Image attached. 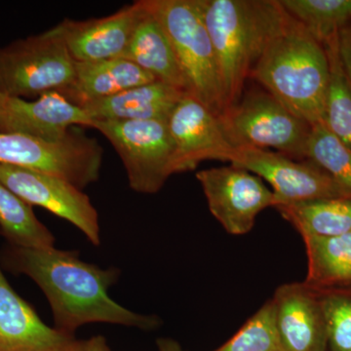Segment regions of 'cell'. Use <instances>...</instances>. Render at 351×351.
I'll return each instance as SVG.
<instances>
[{"instance_id":"cell-1","label":"cell","mask_w":351,"mask_h":351,"mask_svg":"<svg viewBox=\"0 0 351 351\" xmlns=\"http://www.w3.org/2000/svg\"><path fill=\"white\" fill-rule=\"evenodd\" d=\"M9 265L38 284L49 302L55 329L64 334L73 336L76 330L90 323L144 331L161 324L157 316L132 311L110 297L108 290L119 280V269L84 262L76 252L14 246Z\"/></svg>"},{"instance_id":"cell-2","label":"cell","mask_w":351,"mask_h":351,"mask_svg":"<svg viewBox=\"0 0 351 351\" xmlns=\"http://www.w3.org/2000/svg\"><path fill=\"white\" fill-rule=\"evenodd\" d=\"M200 1L228 110L239 100L252 71L282 29L288 13L279 0Z\"/></svg>"},{"instance_id":"cell-3","label":"cell","mask_w":351,"mask_h":351,"mask_svg":"<svg viewBox=\"0 0 351 351\" xmlns=\"http://www.w3.org/2000/svg\"><path fill=\"white\" fill-rule=\"evenodd\" d=\"M250 78L311 125L322 122L329 80L326 50L289 14Z\"/></svg>"},{"instance_id":"cell-4","label":"cell","mask_w":351,"mask_h":351,"mask_svg":"<svg viewBox=\"0 0 351 351\" xmlns=\"http://www.w3.org/2000/svg\"><path fill=\"white\" fill-rule=\"evenodd\" d=\"M149 4L169 36L186 93L221 117L226 110L225 94L200 0H149Z\"/></svg>"},{"instance_id":"cell-5","label":"cell","mask_w":351,"mask_h":351,"mask_svg":"<svg viewBox=\"0 0 351 351\" xmlns=\"http://www.w3.org/2000/svg\"><path fill=\"white\" fill-rule=\"evenodd\" d=\"M233 147L276 149L304 160L313 125L297 117L263 88L245 90L219 117Z\"/></svg>"},{"instance_id":"cell-6","label":"cell","mask_w":351,"mask_h":351,"mask_svg":"<svg viewBox=\"0 0 351 351\" xmlns=\"http://www.w3.org/2000/svg\"><path fill=\"white\" fill-rule=\"evenodd\" d=\"M75 75V62L52 29L0 47V94L8 98L63 93Z\"/></svg>"},{"instance_id":"cell-7","label":"cell","mask_w":351,"mask_h":351,"mask_svg":"<svg viewBox=\"0 0 351 351\" xmlns=\"http://www.w3.org/2000/svg\"><path fill=\"white\" fill-rule=\"evenodd\" d=\"M103 156L98 141L78 127L57 141L0 132V164L56 176L80 189L98 181Z\"/></svg>"},{"instance_id":"cell-8","label":"cell","mask_w":351,"mask_h":351,"mask_svg":"<svg viewBox=\"0 0 351 351\" xmlns=\"http://www.w3.org/2000/svg\"><path fill=\"white\" fill-rule=\"evenodd\" d=\"M90 128L110 141L125 168L129 186L136 193L154 195L174 175V149L167 121L95 120Z\"/></svg>"},{"instance_id":"cell-9","label":"cell","mask_w":351,"mask_h":351,"mask_svg":"<svg viewBox=\"0 0 351 351\" xmlns=\"http://www.w3.org/2000/svg\"><path fill=\"white\" fill-rule=\"evenodd\" d=\"M230 163L269 182L276 199L274 208L346 196L324 170L306 159L297 160L267 149L237 147Z\"/></svg>"},{"instance_id":"cell-10","label":"cell","mask_w":351,"mask_h":351,"mask_svg":"<svg viewBox=\"0 0 351 351\" xmlns=\"http://www.w3.org/2000/svg\"><path fill=\"white\" fill-rule=\"evenodd\" d=\"M210 212L226 232H250L258 215L276 206L274 193L260 177L232 165L210 168L196 173Z\"/></svg>"},{"instance_id":"cell-11","label":"cell","mask_w":351,"mask_h":351,"mask_svg":"<svg viewBox=\"0 0 351 351\" xmlns=\"http://www.w3.org/2000/svg\"><path fill=\"white\" fill-rule=\"evenodd\" d=\"M0 182L27 204L66 219L95 246L101 244L99 214L91 199L75 184L38 171L0 164Z\"/></svg>"},{"instance_id":"cell-12","label":"cell","mask_w":351,"mask_h":351,"mask_svg":"<svg viewBox=\"0 0 351 351\" xmlns=\"http://www.w3.org/2000/svg\"><path fill=\"white\" fill-rule=\"evenodd\" d=\"M174 149L173 173L195 170L205 160L230 162L235 147L226 137L219 117L188 93L167 120Z\"/></svg>"},{"instance_id":"cell-13","label":"cell","mask_w":351,"mask_h":351,"mask_svg":"<svg viewBox=\"0 0 351 351\" xmlns=\"http://www.w3.org/2000/svg\"><path fill=\"white\" fill-rule=\"evenodd\" d=\"M147 10V1L130 5L98 19L62 21L52 27L76 63L97 62L122 56L136 27Z\"/></svg>"},{"instance_id":"cell-14","label":"cell","mask_w":351,"mask_h":351,"mask_svg":"<svg viewBox=\"0 0 351 351\" xmlns=\"http://www.w3.org/2000/svg\"><path fill=\"white\" fill-rule=\"evenodd\" d=\"M92 121L84 108L71 103L58 92L32 101L7 97L0 113V132L57 141L73 127H90Z\"/></svg>"},{"instance_id":"cell-15","label":"cell","mask_w":351,"mask_h":351,"mask_svg":"<svg viewBox=\"0 0 351 351\" xmlns=\"http://www.w3.org/2000/svg\"><path fill=\"white\" fill-rule=\"evenodd\" d=\"M271 300L286 351H329L326 323L313 288L304 282L284 284Z\"/></svg>"},{"instance_id":"cell-16","label":"cell","mask_w":351,"mask_h":351,"mask_svg":"<svg viewBox=\"0 0 351 351\" xmlns=\"http://www.w3.org/2000/svg\"><path fill=\"white\" fill-rule=\"evenodd\" d=\"M75 339L46 325L0 269V351H69Z\"/></svg>"},{"instance_id":"cell-17","label":"cell","mask_w":351,"mask_h":351,"mask_svg":"<svg viewBox=\"0 0 351 351\" xmlns=\"http://www.w3.org/2000/svg\"><path fill=\"white\" fill-rule=\"evenodd\" d=\"M184 94L186 93L178 88L156 80L108 98L89 101L82 108L93 121H167Z\"/></svg>"},{"instance_id":"cell-18","label":"cell","mask_w":351,"mask_h":351,"mask_svg":"<svg viewBox=\"0 0 351 351\" xmlns=\"http://www.w3.org/2000/svg\"><path fill=\"white\" fill-rule=\"evenodd\" d=\"M156 82V78L124 58L76 63L73 82L61 93L82 107L89 101L121 93L130 88Z\"/></svg>"},{"instance_id":"cell-19","label":"cell","mask_w":351,"mask_h":351,"mask_svg":"<svg viewBox=\"0 0 351 351\" xmlns=\"http://www.w3.org/2000/svg\"><path fill=\"white\" fill-rule=\"evenodd\" d=\"M121 58L137 64L158 82L186 93V84L169 36L152 10L149 0Z\"/></svg>"},{"instance_id":"cell-20","label":"cell","mask_w":351,"mask_h":351,"mask_svg":"<svg viewBox=\"0 0 351 351\" xmlns=\"http://www.w3.org/2000/svg\"><path fill=\"white\" fill-rule=\"evenodd\" d=\"M307 256L304 283L313 288L351 286V233L339 237L302 235Z\"/></svg>"},{"instance_id":"cell-21","label":"cell","mask_w":351,"mask_h":351,"mask_svg":"<svg viewBox=\"0 0 351 351\" xmlns=\"http://www.w3.org/2000/svg\"><path fill=\"white\" fill-rule=\"evenodd\" d=\"M302 235L339 237L351 233V197L325 198L276 208Z\"/></svg>"},{"instance_id":"cell-22","label":"cell","mask_w":351,"mask_h":351,"mask_svg":"<svg viewBox=\"0 0 351 351\" xmlns=\"http://www.w3.org/2000/svg\"><path fill=\"white\" fill-rule=\"evenodd\" d=\"M0 228L15 247L43 249L55 247L53 233L41 223L31 205L0 182Z\"/></svg>"},{"instance_id":"cell-23","label":"cell","mask_w":351,"mask_h":351,"mask_svg":"<svg viewBox=\"0 0 351 351\" xmlns=\"http://www.w3.org/2000/svg\"><path fill=\"white\" fill-rule=\"evenodd\" d=\"M338 38L323 44L329 61V80L322 122L351 149V85L339 57Z\"/></svg>"},{"instance_id":"cell-24","label":"cell","mask_w":351,"mask_h":351,"mask_svg":"<svg viewBox=\"0 0 351 351\" xmlns=\"http://www.w3.org/2000/svg\"><path fill=\"white\" fill-rule=\"evenodd\" d=\"M284 10L324 44L351 24V0H279Z\"/></svg>"},{"instance_id":"cell-25","label":"cell","mask_w":351,"mask_h":351,"mask_svg":"<svg viewBox=\"0 0 351 351\" xmlns=\"http://www.w3.org/2000/svg\"><path fill=\"white\" fill-rule=\"evenodd\" d=\"M306 159L324 170L351 197V149L332 135L323 122L311 128Z\"/></svg>"},{"instance_id":"cell-26","label":"cell","mask_w":351,"mask_h":351,"mask_svg":"<svg viewBox=\"0 0 351 351\" xmlns=\"http://www.w3.org/2000/svg\"><path fill=\"white\" fill-rule=\"evenodd\" d=\"M214 351H286L277 329L272 300L265 302L225 345Z\"/></svg>"},{"instance_id":"cell-27","label":"cell","mask_w":351,"mask_h":351,"mask_svg":"<svg viewBox=\"0 0 351 351\" xmlns=\"http://www.w3.org/2000/svg\"><path fill=\"white\" fill-rule=\"evenodd\" d=\"M311 288L326 323L328 350L351 351V286Z\"/></svg>"},{"instance_id":"cell-28","label":"cell","mask_w":351,"mask_h":351,"mask_svg":"<svg viewBox=\"0 0 351 351\" xmlns=\"http://www.w3.org/2000/svg\"><path fill=\"white\" fill-rule=\"evenodd\" d=\"M338 45L341 64L351 85V24L339 32Z\"/></svg>"},{"instance_id":"cell-29","label":"cell","mask_w":351,"mask_h":351,"mask_svg":"<svg viewBox=\"0 0 351 351\" xmlns=\"http://www.w3.org/2000/svg\"><path fill=\"white\" fill-rule=\"evenodd\" d=\"M69 351H112L107 339L101 335L86 339H75Z\"/></svg>"},{"instance_id":"cell-30","label":"cell","mask_w":351,"mask_h":351,"mask_svg":"<svg viewBox=\"0 0 351 351\" xmlns=\"http://www.w3.org/2000/svg\"><path fill=\"white\" fill-rule=\"evenodd\" d=\"M158 351H186L175 339L170 338H160L156 341Z\"/></svg>"},{"instance_id":"cell-31","label":"cell","mask_w":351,"mask_h":351,"mask_svg":"<svg viewBox=\"0 0 351 351\" xmlns=\"http://www.w3.org/2000/svg\"><path fill=\"white\" fill-rule=\"evenodd\" d=\"M7 101V97L3 96V95L0 94V113H1L2 110H3L4 106H5V103Z\"/></svg>"}]
</instances>
